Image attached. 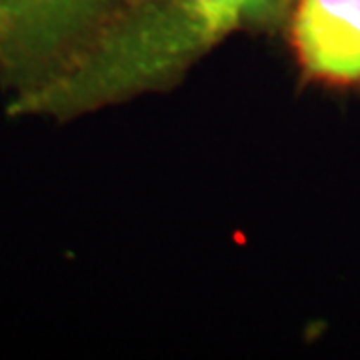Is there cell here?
I'll use <instances>...</instances> for the list:
<instances>
[{
    "instance_id": "obj_3",
    "label": "cell",
    "mask_w": 360,
    "mask_h": 360,
    "mask_svg": "<svg viewBox=\"0 0 360 360\" xmlns=\"http://www.w3.org/2000/svg\"><path fill=\"white\" fill-rule=\"evenodd\" d=\"M292 39L312 77L360 80V0H300Z\"/></svg>"
},
{
    "instance_id": "obj_2",
    "label": "cell",
    "mask_w": 360,
    "mask_h": 360,
    "mask_svg": "<svg viewBox=\"0 0 360 360\" xmlns=\"http://www.w3.org/2000/svg\"><path fill=\"white\" fill-rule=\"evenodd\" d=\"M284 0H179L174 8L124 30L122 56L136 82L212 44L246 20L281 11Z\"/></svg>"
},
{
    "instance_id": "obj_4",
    "label": "cell",
    "mask_w": 360,
    "mask_h": 360,
    "mask_svg": "<svg viewBox=\"0 0 360 360\" xmlns=\"http://www.w3.org/2000/svg\"><path fill=\"white\" fill-rule=\"evenodd\" d=\"M4 25H6V0H0V40L4 34Z\"/></svg>"
},
{
    "instance_id": "obj_1",
    "label": "cell",
    "mask_w": 360,
    "mask_h": 360,
    "mask_svg": "<svg viewBox=\"0 0 360 360\" xmlns=\"http://www.w3.org/2000/svg\"><path fill=\"white\" fill-rule=\"evenodd\" d=\"M112 0H6L0 70L16 94L52 77L86 42Z\"/></svg>"
}]
</instances>
